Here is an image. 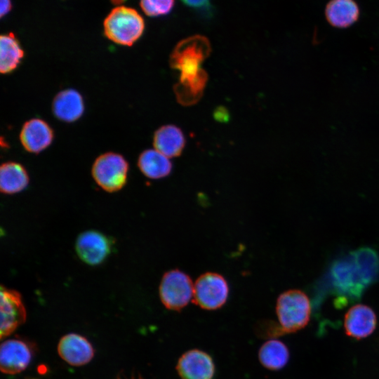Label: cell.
Segmentation results:
<instances>
[{
    "instance_id": "27",
    "label": "cell",
    "mask_w": 379,
    "mask_h": 379,
    "mask_svg": "<svg viewBox=\"0 0 379 379\" xmlns=\"http://www.w3.org/2000/svg\"><path fill=\"white\" fill-rule=\"evenodd\" d=\"M126 0H110L111 3L117 6H120L124 4Z\"/></svg>"
},
{
    "instance_id": "18",
    "label": "cell",
    "mask_w": 379,
    "mask_h": 379,
    "mask_svg": "<svg viewBox=\"0 0 379 379\" xmlns=\"http://www.w3.org/2000/svg\"><path fill=\"white\" fill-rule=\"evenodd\" d=\"M29 183L25 167L15 161H7L0 168V190L2 193L13 194L23 190Z\"/></svg>"
},
{
    "instance_id": "4",
    "label": "cell",
    "mask_w": 379,
    "mask_h": 379,
    "mask_svg": "<svg viewBox=\"0 0 379 379\" xmlns=\"http://www.w3.org/2000/svg\"><path fill=\"white\" fill-rule=\"evenodd\" d=\"M211 46L202 35H194L179 41L170 55V65L180 72V78L197 75L201 65L209 56Z\"/></svg>"
},
{
    "instance_id": "5",
    "label": "cell",
    "mask_w": 379,
    "mask_h": 379,
    "mask_svg": "<svg viewBox=\"0 0 379 379\" xmlns=\"http://www.w3.org/2000/svg\"><path fill=\"white\" fill-rule=\"evenodd\" d=\"M128 164L120 154L106 152L96 158L91 169L95 182L104 190L114 192L126 184Z\"/></svg>"
},
{
    "instance_id": "26",
    "label": "cell",
    "mask_w": 379,
    "mask_h": 379,
    "mask_svg": "<svg viewBox=\"0 0 379 379\" xmlns=\"http://www.w3.org/2000/svg\"><path fill=\"white\" fill-rule=\"evenodd\" d=\"M115 379H146L140 373L119 374Z\"/></svg>"
},
{
    "instance_id": "3",
    "label": "cell",
    "mask_w": 379,
    "mask_h": 379,
    "mask_svg": "<svg viewBox=\"0 0 379 379\" xmlns=\"http://www.w3.org/2000/svg\"><path fill=\"white\" fill-rule=\"evenodd\" d=\"M104 34L112 42L131 46L143 34L145 21L135 9L124 6L113 8L103 22Z\"/></svg>"
},
{
    "instance_id": "8",
    "label": "cell",
    "mask_w": 379,
    "mask_h": 379,
    "mask_svg": "<svg viewBox=\"0 0 379 379\" xmlns=\"http://www.w3.org/2000/svg\"><path fill=\"white\" fill-rule=\"evenodd\" d=\"M1 339L10 335L27 317L21 295L17 291L3 286L0 288Z\"/></svg>"
},
{
    "instance_id": "7",
    "label": "cell",
    "mask_w": 379,
    "mask_h": 379,
    "mask_svg": "<svg viewBox=\"0 0 379 379\" xmlns=\"http://www.w3.org/2000/svg\"><path fill=\"white\" fill-rule=\"evenodd\" d=\"M229 295V286L225 278L216 272L201 274L194 284L192 300L206 310H215L222 307Z\"/></svg>"
},
{
    "instance_id": "2",
    "label": "cell",
    "mask_w": 379,
    "mask_h": 379,
    "mask_svg": "<svg viewBox=\"0 0 379 379\" xmlns=\"http://www.w3.org/2000/svg\"><path fill=\"white\" fill-rule=\"evenodd\" d=\"M275 310L279 324L274 325V336L297 332L310 321V300L301 290L290 289L281 293L277 299Z\"/></svg>"
},
{
    "instance_id": "19",
    "label": "cell",
    "mask_w": 379,
    "mask_h": 379,
    "mask_svg": "<svg viewBox=\"0 0 379 379\" xmlns=\"http://www.w3.org/2000/svg\"><path fill=\"white\" fill-rule=\"evenodd\" d=\"M138 166L140 171L151 179H160L168 176L172 170L168 157L157 149H146L139 156Z\"/></svg>"
},
{
    "instance_id": "25",
    "label": "cell",
    "mask_w": 379,
    "mask_h": 379,
    "mask_svg": "<svg viewBox=\"0 0 379 379\" xmlns=\"http://www.w3.org/2000/svg\"><path fill=\"white\" fill-rule=\"evenodd\" d=\"M1 1V11L0 16H3L8 14L12 8L11 0H0Z\"/></svg>"
},
{
    "instance_id": "10",
    "label": "cell",
    "mask_w": 379,
    "mask_h": 379,
    "mask_svg": "<svg viewBox=\"0 0 379 379\" xmlns=\"http://www.w3.org/2000/svg\"><path fill=\"white\" fill-rule=\"evenodd\" d=\"M75 248L82 261L90 265H97L102 262L110 253L112 241L98 231L88 230L79 235Z\"/></svg>"
},
{
    "instance_id": "28",
    "label": "cell",
    "mask_w": 379,
    "mask_h": 379,
    "mask_svg": "<svg viewBox=\"0 0 379 379\" xmlns=\"http://www.w3.org/2000/svg\"><path fill=\"white\" fill-rule=\"evenodd\" d=\"M32 379H34V378H32Z\"/></svg>"
},
{
    "instance_id": "9",
    "label": "cell",
    "mask_w": 379,
    "mask_h": 379,
    "mask_svg": "<svg viewBox=\"0 0 379 379\" xmlns=\"http://www.w3.org/2000/svg\"><path fill=\"white\" fill-rule=\"evenodd\" d=\"M175 369L181 379H213L215 373L211 356L199 349L184 352L179 357Z\"/></svg>"
},
{
    "instance_id": "16",
    "label": "cell",
    "mask_w": 379,
    "mask_h": 379,
    "mask_svg": "<svg viewBox=\"0 0 379 379\" xmlns=\"http://www.w3.org/2000/svg\"><path fill=\"white\" fill-rule=\"evenodd\" d=\"M360 10L354 0H330L325 8L327 22L336 28H347L359 19Z\"/></svg>"
},
{
    "instance_id": "22",
    "label": "cell",
    "mask_w": 379,
    "mask_h": 379,
    "mask_svg": "<svg viewBox=\"0 0 379 379\" xmlns=\"http://www.w3.org/2000/svg\"><path fill=\"white\" fill-rule=\"evenodd\" d=\"M24 57V51L13 33L0 36V72L7 74L14 71Z\"/></svg>"
},
{
    "instance_id": "20",
    "label": "cell",
    "mask_w": 379,
    "mask_h": 379,
    "mask_svg": "<svg viewBox=\"0 0 379 379\" xmlns=\"http://www.w3.org/2000/svg\"><path fill=\"white\" fill-rule=\"evenodd\" d=\"M208 81V74L202 69L197 76L180 79L174 86L178 102L185 106L196 104L201 98Z\"/></svg>"
},
{
    "instance_id": "21",
    "label": "cell",
    "mask_w": 379,
    "mask_h": 379,
    "mask_svg": "<svg viewBox=\"0 0 379 379\" xmlns=\"http://www.w3.org/2000/svg\"><path fill=\"white\" fill-rule=\"evenodd\" d=\"M289 358L288 347L277 339L267 340L258 351L260 363L264 368L270 371H279L284 368Z\"/></svg>"
},
{
    "instance_id": "12",
    "label": "cell",
    "mask_w": 379,
    "mask_h": 379,
    "mask_svg": "<svg viewBox=\"0 0 379 379\" xmlns=\"http://www.w3.org/2000/svg\"><path fill=\"white\" fill-rule=\"evenodd\" d=\"M58 353L69 365L81 366L92 360L94 349L85 337L77 333H68L59 340Z\"/></svg>"
},
{
    "instance_id": "15",
    "label": "cell",
    "mask_w": 379,
    "mask_h": 379,
    "mask_svg": "<svg viewBox=\"0 0 379 379\" xmlns=\"http://www.w3.org/2000/svg\"><path fill=\"white\" fill-rule=\"evenodd\" d=\"M53 114L59 120L73 122L84 114V102L79 92L73 88L60 91L52 102Z\"/></svg>"
},
{
    "instance_id": "24",
    "label": "cell",
    "mask_w": 379,
    "mask_h": 379,
    "mask_svg": "<svg viewBox=\"0 0 379 379\" xmlns=\"http://www.w3.org/2000/svg\"><path fill=\"white\" fill-rule=\"evenodd\" d=\"M187 7L194 9L206 8L211 0H180Z\"/></svg>"
},
{
    "instance_id": "6",
    "label": "cell",
    "mask_w": 379,
    "mask_h": 379,
    "mask_svg": "<svg viewBox=\"0 0 379 379\" xmlns=\"http://www.w3.org/2000/svg\"><path fill=\"white\" fill-rule=\"evenodd\" d=\"M159 292L160 300L166 308L180 311L192 300L194 284L188 274L174 269L163 275Z\"/></svg>"
},
{
    "instance_id": "1",
    "label": "cell",
    "mask_w": 379,
    "mask_h": 379,
    "mask_svg": "<svg viewBox=\"0 0 379 379\" xmlns=\"http://www.w3.org/2000/svg\"><path fill=\"white\" fill-rule=\"evenodd\" d=\"M378 261L369 249L354 252L332 268L334 286L341 291L360 293L376 275Z\"/></svg>"
},
{
    "instance_id": "14",
    "label": "cell",
    "mask_w": 379,
    "mask_h": 379,
    "mask_svg": "<svg viewBox=\"0 0 379 379\" xmlns=\"http://www.w3.org/2000/svg\"><path fill=\"white\" fill-rule=\"evenodd\" d=\"M53 131L49 124L39 118L27 121L20 133V140L24 149L38 154L47 148L53 140Z\"/></svg>"
},
{
    "instance_id": "23",
    "label": "cell",
    "mask_w": 379,
    "mask_h": 379,
    "mask_svg": "<svg viewBox=\"0 0 379 379\" xmlns=\"http://www.w3.org/2000/svg\"><path fill=\"white\" fill-rule=\"evenodd\" d=\"M175 0H140L142 11L149 17L168 14L173 8Z\"/></svg>"
},
{
    "instance_id": "11",
    "label": "cell",
    "mask_w": 379,
    "mask_h": 379,
    "mask_svg": "<svg viewBox=\"0 0 379 379\" xmlns=\"http://www.w3.org/2000/svg\"><path fill=\"white\" fill-rule=\"evenodd\" d=\"M32 353L29 346L18 339H8L1 344L0 370L14 375L23 371L30 364Z\"/></svg>"
},
{
    "instance_id": "13",
    "label": "cell",
    "mask_w": 379,
    "mask_h": 379,
    "mask_svg": "<svg viewBox=\"0 0 379 379\" xmlns=\"http://www.w3.org/2000/svg\"><path fill=\"white\" fill-rule=\"evenodd\" d=\"M377 317L373 310L364 304L351 307L344 318L345 333L354 339L361 340L370 335L375 329Z\"/></svg>"
},
{
    "instance_id": "17",
    "label": "cell",
    "mask_w": 379,
    "mask_h": 379,
    "mask_svg": "<svg viewBox=\"0 0 379 379\" xmlns=\"http://www.w3.org/2000/svg\"><path fill=\"white\" fill-rule=\"evenodd\" d=\"M153 145L155 149L167 157H175L182 153L185 138L180 128L174 125H166L155 131Z\"/></svg>"
}]
</instances>
